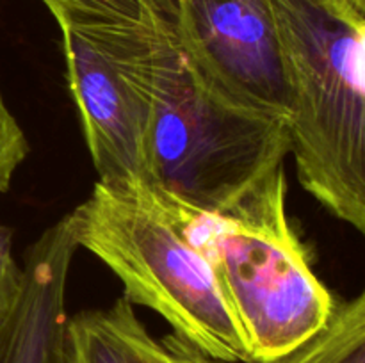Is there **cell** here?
<instances>
[{
  "label": "cell",
  "instance_id": "obj_1",
  "mask_svg": "<svg viewBox=\"0 0 365 363\" xmlns=\"http://www.w3.org/2000/svg\"><path fill=\"white\" fill-rule=\"evenodd\" d=\"M150 109L148 187L214 216H237L285 182L289 123L214 95L189 66L171 21L96 27Z\"/></svg>",
  "mask_w": 365,
  "mask_h": 363
},
{
  "label": "cell",
  "instance_id": "obj_2",
  "mask_svg": "<svg viewBox=\"0 0 365 363\" xmlns=\"http://www.w3.org/2000/svg\"><path fill=\"white\" fill-rule=\"evenodd\" d=\"M303 187L365 238V16L346 0H271Z\"/></svg>",
  "mask_w": 365,
  "mask_h": 363
},
{
  "label": "cell",
  "instance_id": "obj_3",
  "mask_svg": "<svg viewBox=\"0 0 365 363\" xmlns=\"http://www.w3.org/2000/svg\"><path fill=\"white\" fill-rule=\"evenodd\" d=\"M212 267L252 363H277L324 327L334 298L285 214L287 182L237 216H214L152 191Z\"/></svg>",
  "mask_w": 365,
  "mask_h": 363
},
{
  "label": "cell",
  "instance_id": "obj_4",
  "mask_svg": "<svg viewBox=\"0 0 365 363\" xmlns=\"http://www.w3.org/2000/svg\"><path fill=\"white\" fill-rule=\"evenodd\" d=\"M78 248L98 256L175 335L225 363H252L245 335L221 294L209 260L192 248L150 189L116 191L96 182L70 214Z\"/></svg>",
  "mask_w": 365,
  "mask_h": 363
},
{
  "label": "cell",
  "instance_id": "obj_5",
  "mask_svg": "<svg viewBox=\"0 0 365 363\" xmlns=\"http://www.w3.org/2000/svg\"><path fill=\"white\" fill-rule=\"evenodd\" d=\"M164 14L214 95L289 123L291 84L271 0H166Z\"/></svg>",
  "mask_w": 365,
  "mask_h": 363
},
{
  "label": "cell",
  "instance_id": "obj_6",
  "mask_svg": "<svg viewBox=\"0 0 365 363\" xmlns=\"http://www.w3.org/2000/svg\"><path fill=\"white\" fill-rule=\"evenodd\" d=\"M66 77L100 184L148 187L150 109L96 27H61Z\"/></svg>",
  "mask_w": 365,
  "mask_h": 363
},
{
  "label": "cell",
  "instance_id": "obj_7",
  "mask_svg": "<svg viewBox=\"0 0 365 363\" xmlns=\"http://www.w3.org/2000/svg\"><path fill=\"white\" fill-rule=\"evenodd\" d=\"M77 248L64 216L27 249L20 299L0 324V363H71L66 285Z\"/></svg>",
  "mask_w": 365,
  "mask_h": 363
},
{
  "label": "cell",
  "instance_id": "obj_8",
  "mask_svg": "<svg viewBox=\"0 0 365 363\" xmlns=\"http://www.w3.org/2000/svg\"><path fill=\"white\" fill-rule=\"evenodd\" d=\"M120 298L109 308L86 310L68 320L71 363H225L177 335L155 338Z\"/></svg>",
  "mask_w": 365,
  "mask_h": 363
},
{
  "label": "cell",
  "instance_id": "obj_9",
  "mask_svg": "<svg viewBox=\"0 0 365 363\" xmlns=\"http://www.w3.org/2000/svg\"><path fill=\"white\" fill-rule=\"evenodd\" d=\"M277 363H365V290L335 306L323 330Z\"/></svg>",
  "mask_w": 365,
  "mask_h": 363
},
{
  "label": "cell",
  "instance_id": "obj_10",
  "mask_svg": "<svg viewBox=\"0 0 365 363\" xmlns=\"http://www.w3.org/2000/svg\"><path fill=\"white\" fill-rule=\"evenodd\" d=\"M61 27L155 28L168 20L155 0H41Z\"/></svg>",
  "mask_w": 365,
  "mask_h": 363
},
{
  "label": "cell",
  "instance_id": "obj_11",
  "mask_svg": "<svg viewBox=\"0 0 365 363\" xmlns=\"http://www.w3.org/2000/svg\"><path fill=\"white\" fill-rule=\"evenodd\" d=\"M29 153L27 139L0 93V192H6Z\"/></svg>",
  "mask_w": 365,
  "mask_h": 363
},
{
  "label": "cell",
  "instance_id": "obj_12",
  "mask_svg": "<svg viewBox=\"0 0 365 363\" xmlns=\"http://www.w3.org/2000/svg\"><path fill=\"white\" fill-rule=\"evenodd\" d=\"M24 287V267L13 258V230L0 224V324L9 317Z\"/></svg>",
  "mask_w": 365,
  "mask_h": 363
},
{
  "label": "cell",
  "instance_id": "obj_13",
  "mask_svg": "<svg viewBox=\"0 0 365 363\" xmlns=\"http://www.w3.org/2000/svg\"><path fill=\"white\" fill-rule=\"evenodd\" d=\"M351 7H355L362 16H365V0H346Z\"/></svg>",
  "mask_w": 365,
  "mask_h": 363
},
{
  "label": "cell",
  "instance_id": "obj_14",
  "mask_svg": "<svg viewBox=\"0 0 365 363\" xmlns=\"http://www.w3.org/2000/svg\"><path fill=\"white\" fill-rule=\"evenodd\" d=\"M155 4L159 6V9L164 13V7H166V0H155ZM164 16H166V14H164Z\"/></svg>",
  "mask_w": 365,
  "mask_h": 363
}]
</instances>
